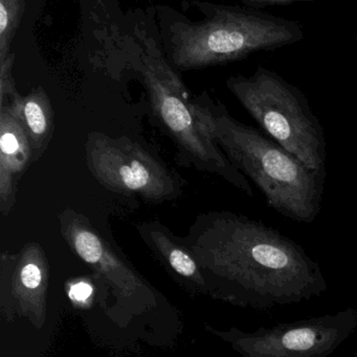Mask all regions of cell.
I'll return each mask as SVG.
<instances>
[{"mask_svg": "<svg viewBox=\"0 0 357 357\" xmlns=\"http://www.w3.org/2000/svg\"><path fill=\"white\" fill-rule=\"evenodd\" d=\"M207 285V296L265 310L321 297L322 268L276 228L232 211L199 213L184 236Z\"/></svg>", "mask_w": 357, "mask_h": 357, "instance_id": "1", "label": "cell"}, {"mask_svg": "<svg viewBox=\"0 0 357 357\" xmlns=\"http://www.w3.org/2000/svg\"><path fill=\"white\" fill-rule=\"evenodd\" d=\"M193 102L205 132L231 163L257 185L268 207L293 222L316 220L326 173L309 169L263 132L231 116L207 92L194 96Z\"/></svg>", "mask_w": 357, "mask_h": 357, "instance_id": "2", "label": "cell"}, {"mask_svg": "<svg viewBox=\"0 0 357 357\" xmlns=\"http://www.w3.org/2000/svg\"><path fill=\"white\" fill-rule=\"evenodd\" d=\"M203 15L196 21L175 13L161 18V35L170 62L180 70L207 68L243 60L299 43V22L247 6L192 2Z\"/></svg>", "mask_w": 357, "mask_h": 357, "instance_id": "3", "label": "cell"}, {"mask_svg": "<svg viewBox=\"0 0 357 357\" xmlns=\"http://www.w3.org/2000/svg\"><path fill=\"white\" fill-rule=\"evenodd\" d=\"M226 84L264 134L306 167L326 173L324 129L299 87L263 66L249 77L232 75Z\"/></svg>", "mask_w": 357, "mask_h": 357, "instance_id": "4", "label": "cell"}, {"mask_svg": "<svg viewBox=\"0 0 357 357\" xmlns=\"http://www.w3.org/2000/svg\"><path fill=\"white\" fill-rule=\"evenodd\" d=\"M140 70L153 114L175 144L182 163L224 178L245 195L253 197L249 178L231 163L205 132L195 113L193 98L165 56L147 44L140 54Z\"/></svg>", "mask_w": 357, "mask_h": 357, "instance_id": "5", "label": "cell"}, {"mask_svg": "<svg viewBox=\"0 0 357 357\" xmlns=\"http://www.w3.org/2000/svg\"><path fill=\"white\" fill-rule=\"evenodd\" d=\"M85 158L92 175L113 192L161 204L177 199L184 191L177 174L129 138L92 132L85 142Z\"/></svg>", "mask_w": 357, "mask_h": 357, "instance_id": "6", "label": "cell"}, {"mask_svg": "<svg viewBox=\"0 0 357 357\" xmlns=\"http://www.w3.org/2000/svg\"><path fill=\"white\" fill-rule=\"evenodd\" d=\"M357 328V310L346 308L335 314L278 324L253 333L231 327L205 329L242 357H328Z\"/></svg>", "mask_w": 357, "mask_h": 357, "instance_id": "7", "label": "cell"}, {"mask_svg": "<svg viewBox=\"0 0 357 357\" xmlns=\"http://www.w3.org/2000/svg\"><path fill=\"white\" fill-rule=\"evenodd\" d=\"M59 227L69 249L94 271L119 307L140 314L157 305L159 294L154 287L94 228L87 216L65 208L59 215Z\"/></svg>", "mask_w": 357, "mask_h": 357, "instance_id": "8", "label": "cell"}, {"mask_svg": "<svg viewBox=\"0 0 357 357\" xmlns=\"http://www.w3.org/2000/svg\"><path fill=\"white\" fill-rule=\"evenodd\" d=\"M50 264L43 248L27 243L18 253L0 256V308L6 322L27 319L35 328L45 324Z\"/></svg>", "mask_w": 357, "mask_h": 357, "instance_id": "9", "label": "cell"}, {"mask_svg": "<svg viewBox=\"0 0 357 357\" xmlns=\"http://www.w3.org/2000/svg\"><path fill=\"white\" fill-rule=\"evenodd\" d=\"M136 230L145 245L182 287L193 294L207 295V281L184 237L177 236L155 220L140 222Z\"/></svg>", "mask_w": 357, "mask_h": 357, "instance_id": "10", "label": "cell"}, {"mask_svg": "<svg viewBox=\"0 0 357 357\" xmlns=\"http://www.w3.org/2000/svg\"><path fill=\"white\" fill-rule=\"evenodd\" d=\"M33 163L27 132L10 105L0 106V212L10 214L19 181Z\"/></svg>", "mask_w": 357, "mask_h": 357, "instance_id": "11", "label": "cell"}, {"mask_svg": "<svg viewBox=\"0 0 357 357\" xmlns=\"http://www.w3.org/2000/svg\"><path fill=\"white\" fill-rule=\"evenodd\" d=\"M20 119L33 154V163L38 162L50 146L54 131V110L45 90H31L27 96L17 93L8 104Z\"/></svg>", "mask_w": 357, "mask_h": 357, "instance_id": "12", "label": "cell"}, {"mask_svg": "<svg viewBox=\"0 0 357 357\" xmlns=\"http://www.w3.org/2000/svg\"><path fill=\"white\" fill-rule=\"evenodd\" d=\"M22 13V0H0V62L12 54L10 43Z\"/></svg>", "mask_w": 357, "mask_h": 357, "instance_id": "13", "label": "cell"}, {"mask_svg": "<svg viewBox=\"0 0 357 357\" xmlns=\"http://www.w3.org/2000/svg\"><path fill=\"white\" fill-rule=\"evenodd\" d=\"M14 60V54H10L6 60L0 62V106L8 104L18 93L12 75Z\"/></svg>", "mask_w": 357, "mask_h": 357, "instance_id": "14", "label": "cell"}, {"mask_svg": "<svg viewBox=\"0 0 357 357\" xmlns=\"http://www.w3.org/2000/svg\"><path fill=\"white\" fill-rule=\"evenodd\" d=\"M94 285L88 279H78L68 287V297L73 303L83 306L94 299Z\"/></svg>", "mask_w": 357, "mask_h": 357, "instance_id": "15", "label": "cell"}, {"mask_svg": "<svg viewBox=\"0 0 357 357\" xmlns=\"http://www.w3.org/2000/svg\"><path fill=\"white\" fill-rule=\"evenodd\" d=\"M236 1L240 2L243 6L262 10L270 6H284L298 3V2H314L319 0H236Z\"/></svg>", "mask_w": 357, "mask_h": 357, "instance_id": "16", "label": "cell"}, {"mask_svg": "<svg viewBox=\"0 0 357 357\" xmlns=\"http://www.w3.org/2000/svg\"><path fill=\"white\" fill-rule=\"evenodd\" d=\"M356 46H357V35H356Z\"/></svg>", "mask_w": 357, "mask_h": 357, "instance_id": "17", "label": "cell"}, {"mask_svg": "<svg viewBox=\"0 0 357 357\" xmlns=\"http://www.w3.org/2000/svg\"><path fill=\"white\" fill-rule=\"evenodd\" d=\"M356 357H357V354H356Z\"/></svg>", "mask_w": 357, "mask_h": 357, "instance_id": "18", "label": "cell"}]
</instances>
